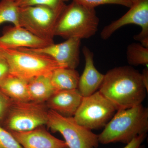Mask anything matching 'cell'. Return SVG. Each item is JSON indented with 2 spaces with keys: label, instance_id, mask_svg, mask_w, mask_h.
I'll use <instances>...</instances> for the list:
<instances>
[{
  "label": "cell",
  "instance_id": "20",
  "mask_svg": "<svg viewBox=\"0 0 148 148\" xmlns=\"http://www.w3.org/2000/svg\"><path fill=\"white\" fill-rule=\"evenodd\" d=\"M69 0H15L18 7L37 5H45L56 10H62Z\"/></svg>",
  "mask_w": 148,
  "mask_h": 148
},
{
  "label": "cell",
  "instance_id": "24",
  "mask_svg": "<svg viewBox=\"0 0 148 148\" xmlns=\"http://www.w3.org/2000/svg\"><path fill=\"white\" fill-rule=\"evenodd\" d=\"M147 137V134L139 135L130 143L126 144V145L123 148H143L142 144Z\"/></svg>",
  "mask_w": 148,
  "mask_h": 148
},
{
  "label": "cell",
  "instance_id": "26",
  "mask_svg": "<svg viewBox=\"0 0 148 148\" xmlns=\"http://www.w3.org/2000/svg\"><path fill=\"white\" fill-rule=\"evenodd\" d=\"M141 74L143 84L148 92V68L146 67Z\"/></svg>",
  "mask_w": 148,
  "mask_h": 148
},
{
  "label": "cell",
  "instance_id": "21",
  "mask_svg": "<svg viewBox=\"0 0 148 148\" xmlns=\"http://www.w3.org/2000/svg\"><path fill=\"white\" fill-rule=\"evenodd\" d=\"M82 5L95 8L98 6L105 4L118 5L130 8L132 3L128 0H73Z\"/></svg>",
  "mask_w": 148,
  "mask_h": 148
},
{
  "label": "cell",
  "instance_id": "16",
  "mask_svg": "<svg viewBox=\"0 0 148 148\" xmlns=\"http://www.w3.org/2000/svg\"><path fill=\"white\" fill-rule=\"evenodd\" d=\"M27 84L26 81L10 74L0 81V89L11 100L30 101Z\"/></svg>",
  "mask_w": 148,
  "mask_h": 148
},
{
  "label": "cell",
  "instance_id": "6",
  "mask_svg": "<svg viewBox=\"0 0 148 148\" xmlns=\"http://www.w3.org/2000/svg\"><path fill=\"white\" fill-rule=\"evenodd\" d=\"M46 125L52 132H59L68 148H97L98 135L78 124L73 117L63 116L49 110Z\"/></svg>",
  "mask_w": 148,
  "mask_h": 148
},
{
  "label": "cell",
  "instance_id": "10",
  "mask_svg": "<svg viewBox=\"0 0 148 148\" xmlns=\"http://www.w3.org/2000/svg\"><path fill=\"white\" fill-rule=\"evenodd\" d=\"M81 41L79 39L71 38L60 43H53L41 48L27 49L36 53L48 56L61 68L75 69L79 64Z\"/></svg>",
  "mask_w": 148,
  "mask_h": 148
},
{
  "label": "cell",
  "instance_id": "12",
  "mask_svg": "<svg viewBox=\"0 0 148 148\" xmlns=\"http://www.w3.org/2000/svg\"><path fill=\"white\" fill-rule=\"evenodd\" d=\"M23 148H68L65 141L56 138L44 126L22 132H10Z\"/></svg>",
  "mask_w": 148,
  "mask_h": 148
},
{
  "label": "cell",
  "instance_id": "30",
  "mask_svg": "<svg viewBox=\"0 0 148 148\" xmlns=\"http://www.w3.org/2000/svg\"></svg>",
  "mask_w": 148,
  "mask_h": 148
},
{
  "label": "cell",
  "instance_id": "28",
  "mask_svg": "<svg viewBox=\"0 0 148 148\" xmlns=\"http://www.w3.org/2000/svg\"><path fill=\"white\" fill-rule=\"evenodd\" d=\"M128 1L131 2L132 3V4H133L134 3L138 1V0H128Z\"/></svg>",
  "mask_w": 148,
  "mask_h": 148
},
{
  "label": "cell",
  "instance_id": "18",
  "mask_svg": "<svg viewBox=\"0 0 148 148\" xmlns=\"http://www.w3.org/2000/svg\"><path fill=\"white\" fill-rule=\"evenodd\" d=\"M126 57L130 66L143 65L148 68V47L140 43H132L127 46Z\"/></svg>",
  "mask_w": 148,
  "mask_h": 148
},
{
  "label": "cell",
  "instance_id": "29",
  "mask_svg": "<svg viewBox=\"0 0 148 148\" xmlns=\"http://www.w3.org/2000/svg\"><path fill=\"white\" fill-rule=\"evenodd\" d=\"M13 1H15V0H13Z\"/></svg>",
  "mask_w": 148,
  "mask_h": 148
},
{
  "label": "cell",
  "instance_id": "23",
  "mask_svg": "<svg viewBox=\"0 0 148 148\" xmlns=\"http://www.w3.org/2000/svg\"><path fill=\"white\" fill-rule=\"evenodd\" d=\"M11 99L5 95L0 89V121L3 117L10 104Z\"/></svg>",
  "mask_w": 148,
  "mask_h": 148
},
{
  "label": "cell",
  "instance_id": "1",
  "mask_svg": "<svg viewBox=\"0 0 148 148\" xmlns=\"http://www.w3.org/2000/svg\"><path fill=\"white\" fill-rule=\"evenodd\" d=\"M99 91L113 104L117 110L142 104L147 93L141 74L131 66L109 70L104 75Z\"/></svg>",
  "mask_w": 148,
  "mask_h": 148
},
{
  "label": "cell",
  "instance_id": "9",
  "mask_svg": "<svg viewBox=\"0 0 148 148\" xmlns=\"http://www.w3.org/2000/svg\"><path fill=\"white\" fill-rule=\"evenodd\" d=\"M128 24L141 27L142 30L134 36V40L148 47V0H138L132 4L123 16L106 26L101 33L103 40H108L120 28Z\"/></svg>",
  "mask_w": 148,
  "mask_h": 148
},
{
  "label": "cell",
  "instance_id": "25",
  "mask_svg": "<svg viewBox=\"0 0 148 148\" xmlns=\"http://www.w3.org/2000/svg\"><path fill=\"white\" fill-rule=\"evenodd\" d=\"M10 75L9 66L4 58L0 59V81Z\"/></svg>",
  "mask_w": 148,
  "mask_h": 148
},
{
  "label": "cell",
  "instance_id": "11",
  "mask_svg": "<svg viewBox=\"0 0 148 148\" xmlns=\"http://www.w3.org/2000/svg\"><path fill=\"white\" fill-rule=\"evenodd\" d=\"M50 44L21 27H8L0 37V47L5 49H38Z\"/></svg>",
  "mask_w": 148,
  "mask_h": 148
},
{
  "label": "cell",
  "instance_id": "14",
  "mask_svg": "<svg viewBox=\"0 0 148 148\" xmlns=\"http://www.w3.org/2000/svg\"><path fill=\"white\" fill-rule=\"evenodd\" d=\"M83 98L77 88L60 90L54 92L45 103L49 110L63 116L73 117Z\"/></svg>",
  "mask_w": 148,
  "mask_h": 148
},
{
  "label": "cell",
  "instance_id": "2",
  "mask_svg": "<svg viewBox=\"0 0 148 148\" xmlns=\"http://www.w3.org/2000/svg\"><path fill=\"white\" fill-rule=\"evenodd\" d=\"M148 131V109L142 104L116 111L98 135L99 143L127 144Z\"/></svg>",
  "mask_w": 148,
  "mask_h": 148
},
{
  "label": "cell",
  "instance_id": "13",
  "mask_svg": "<svg viewBox=\"0 0 148 148\" xmlns=\"http://www.w3.org/2000/svg\"><path fill=\"white\" fill-rule=\"evenodd\" d=\"M82 52L85 65L82 75L79 77L77 89L83 97L95 93L99 89L104 78V75L98 71L94 63V54L87 47H84Z\"/></svg>",
  "mask_w": 148,
  "mask_h": 148
},
{
  "label": "cell",
  "instance_id": "8",
  "mask_svg": "<svg viewBox=\"0 0 148 148\" xmlns=\"http://www.w3.org/2000/svg\"><path fill=\"white\" fill-rule=\"evenodd\" d=\"M116 111L113 104L98 90L83 97L73 117L78 124L92 130L105 127Z\"/></svg>",
  "mask_w": 148,
  "mask_h": 148
},
{
  "label": "cell",
  "instance_id": "7",
  "mask_svg": "<svg viewBox=\"0 0 148 148\" xmlns=\"http://www.w3.org/2000/svg\"><path fill=\"white\" fill-rule=\"evenodd\" d=\"M62 10L42 5L19 7V25L40 38L53 43L54 29Z\"/></svg>",
  "mask_w": 148,
  "mask_h": 148
},
{
  "label": "cell",
  "instance_id": "17",
  "mask_svg": "<svg viewBox=\"0 0 148 148\" xmlns=\"http://www.w3.org/2000/svg\"><path fill=\"white\" fill-rule=\"evenodd\" d=\"M79 75L75 69L59 68L51 75V81L56 91L77 88Z\"/></svg>",
  "mask_w": 148,
  "mask_h": 148
},
{
  "label": "cell",
  "instance_id": "27",
  "mask_svg": "<svg viewBox=\"0 0 148 148\" xmlns=\"http://www.w3.org/2000/svg\"><path fill=\"white\" fill-rule=\"evenodd\" d=\"M4 58L3 55V49L2 48L0 47V59Z\"/></svg>",
  "mask_w": 148,
  "mask_h": 148
},
{
  "label": "cell",
  "instance_id": "4",
  "mask_svg": "<svg viewBox=\"0 0 148 148\" xmlns=\"http://www.w3.org/2000/svg\"><path fill=\"white\" fill-rule=\"evenodd\" d=\"M2 49L4 58L9 66L10 74L27 82L39 76L50 75L56 69L61 68L48 56L27 48Z\"/></svg>",
  "mask_w": 148,
  "mask_h": 148
},
{
  "label": "cell",
  "instance_id": "22",
  "mask_svg": "<svg viewBox=\"0 0 148 148\" xmlns=\"http://www.w3.org/2000/svg\"><path fill=\"white\" fill-rule=\"evenodd\" d=\"M0 148H23L9 131L0 125Z\"/></svg>",
  "mask_w": 148,
  "mask_h": 148
},
{
  "label": "cell",
  "instance_id": "15",
  "mask_svg": "<svg viewBox=\"0 0 148 148\" xmlns=\"http://www.w3.org/2000/svg\"><path fill=\"white\" fill-rule=\"evenodd\" d=\"M51 74L39 76L28 82L27 89L30 101L45 103L56 92L51 81Z\"/></svg>",
  "mask_w": 148,
  "mask_h": 148
},
{
  "label": "cell",
  "instance_id": "3",
  "mask_svg": "<svg viewBox=\"0 0 148 148\" xmlns=\"http://www.w3.org/2000/svg\"><path fill=\"white\" fill-rule=\"evenodd\" d=\"M99 19L95 8L73 1L65 6L56 25L54 36L82 40L92 37L98 31Z\"/></svg>",
  "mask_w": 148,
  "mask_h": 148
},
{
  "label": "cell",
  "instance_id": "5",
  "mask_svg": "<svg viewBox=\"0 0 148 148\" xmlns=\"http://www.w3.org/2000/svg\"><path fill=\"white\" fill-rule=\"evenodd\" d=\"M48 111L45 103L11 100L0 125L9 132L32 130L46 125Z\"/></svg>",
  "mask_w": 148,
  "mask_h": 148
},
{
  "label": "cell",
  "instance_id": "19",
  "mask_svg": "<svg viewBox=\"0 0 148 148\" xmlns=\"http://www.w3.org/2000/svg\"><path fill=\"white\" fill-rule=\"evenodd\" d=\"M19 7L13 0H1L0 2V24L10 22L14 26L20 27Z\"/></svg>",
  "mask_w": 148,
  "mask_h": 148
}]
</instances>
